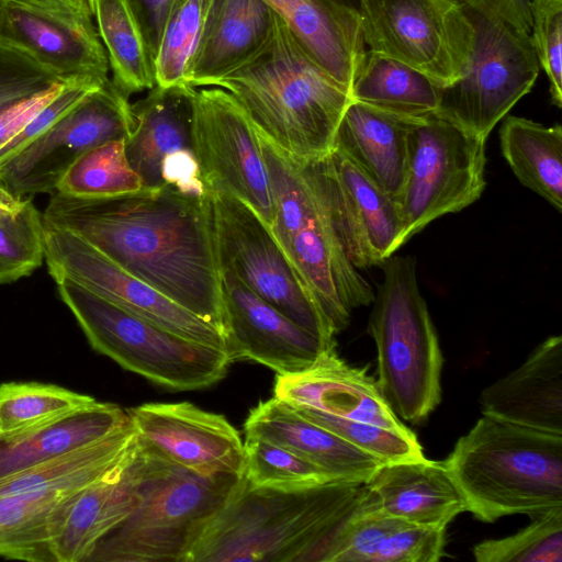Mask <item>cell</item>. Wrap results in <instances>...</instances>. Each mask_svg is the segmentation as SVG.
Instances as JSON below:
<instances>
[{"label": "cell", "mask_w": 562, "mask_h": 562, "mask_svg": "<svg viewBox=\"0 0 562 562\" xmlns=\"http://www.w3.org/2000/svg\"><path fill=\"white\" fill-rule=\"evenodd\" d=\"M50 195L45 225L80 236L226 338L207 193L188 194L164 184L108 198Z\"/></svg>", "instance_id": "1"}, {"label": "cell", "mask_w": 562, "mask_h": 562, "mask_svg": "<svg viewBox=\"0 0 562 562\" xmlns=\"http://www.w3.org/2000/svg\"><path fill=\"white\" fill-rule=\"evenodd\" d=\"M364 482L331 481L281 491L252 487L244 475L186 562H329L347 524L362 510Z\"/></svg>", "instance_id": "2"}, {"label": "cell", "mask_w": 562, "mask_h": 562, "mask_svg": "<svg viewBox=\"0 0 562 562\" xmlns=\"http://www.w3.org/2000/svg\"><path fill=\"white\" fill-rule=\"evenodd\" d=\"M212 87L229 92L256 130L299 162L327 155L350 93L301 48L277 15L268 45Z\"/></svg>", "instance_id": "3"}, {"label": "cell", "mask_w": 562, "mask_h": 562, "mask_svg": "<svg viewBox=\"0 0 562 562\" xmlns=\"http://www.w3.org/2000/svg\"><path fill=\"white\" fill-rule=\"evenodd\" d=\"M443 462L481 521L562 507V434L483 414Z\"/></svg>", "instance_id": "4"}, {"label": "cell", "mask_w": 562, "mask_h": 562, "mask_svg": "<svg viewBox=\"0 0 562 562\" xmlns=\"http://www.w3.org/2000/svg\"><path fill=\"white\" fill-rule=\"evenodd\" d=\"M133 467L137 504L101 539L88 562H186L204 528L243 479L192 472L138 439Z\"/></svg>", "instance_id": "5"}, {"label": "cell", "mask_w": 562, "mask_h": 562, "mask_svg": "<svg viewBox=\"0 0 562 562\" xmlns=\"http://www.w3.org/2000/svg\"><path fill=\"white\" fill-rule=\"evenodd\" d=\"M368 331L376 348L379 390L402 420L420 424L441 401L443 357L417 282L416 260L391 256Z\"/></svg>", "instance_id": "6"}, {"label": "cell", "mask_w": 562, "mask_h": 562, "mask_svg": "<svg viewBox=\"0 0 562 562\" xmlns=\"http://www.w3.org/2000/svg\"><path fill=\"white\" fill-rule=\"evenodd\" d=\"M258 136L274 205L270 228L338 334L374 292L347 257L300 164Z\"/></svg>", "instance_id": "7"}, {"label": "cell", "mask_w": 562, "mask_h": 562, "mask_svg": "<svg viewBox=\"0 0 562 562\" xmlns=\"http://www.w3.org/2000/svg\"><path fill=\"white\" fill-rule=\"evenodd\" d=\"M55 282L90 346L122 368L177 391L209 387L226 375L225 350L143 319L69 279Z\"/></svg>", "instance_id": "8"}, {"label": "cell", "mask_w": 562, "mask_h": 562, "mask_svg": "<svg viewBox=\"0 0 562 562\" xmlns=\"http://www.w3.org/2000/svg\"><path fill=\"white\" fill-rule=\"evenodd\" d=\"M207 194L220 271L233 274L295 324L335 347V329L270 226L241 200Z\"/></svg>", "instance_id": "9"}, {"label": "cell", "mask_w": 562, "mask_h": 562, "mask_svg": "<svg viewBox=\"0 0 562 562\" xmlns=\"http://www.w3.org/2000/svg\"><path fill=\"white\" fill-rule=\"evenodd\" d=\"M486 139L434 114L413 123L396 199L402 246L434 220L474 203L485 189Z\"/></svg>", "instance_id": "10"}, {"label": "cell", "mask_w": 562, "mask_h": 562, "mask_svg": "<svg viewBox=\"0 0 562 562\" xmlns=\"http://www.w3.org/2000/svg\"><path fill=\"white\" fill-rule=\"evenodd\" d=\"M467 10L475 30L470 61L458 80L442 88L436 114L487 139L530 92L540 65L530 35L496 16Z\"/></svg>", "instance_id": "11"}, {"label": "cell", "mask_w": 562, "mask_h": 562, "mask_svg": "<svg viewBox=\"0 0 562 562\" xmlns=\"http://www.w3.org/2000/svg\"><path fill=\"white\" fill-rule=\"evenodd\" d=\"M370 52L404 63L445 88L465 71L474 25L457 0H359Z\"/></svg>", "instance_id": "12"}, {"label": "cell", "mask_w": 562, "mask_h": 562, "mask_svg": "<svg viewBox=\"0 0 562 562\" xmlns=\"http://www.w3.org/2000/svg\"><path fill=\"white\" fill-rule=\"evenodd\" d=\"M191 103V142L205 192L241 200L271 226V187L250 119L220 87L194 88Z\"/></svg>", "instance_id": "13"}, {"label": "cell", "mask_w": 562, "mask_h": 562, "mask_svg": "<svg viewBox=\"0 0 562 562\" xmlns=\"http://www.w3.org/2000/svg\"><path fill=\"white\" fill-rule=\"evenodd\" d=\"M135 128L128 97L108 80L0 164V183L22 196L49 193L72 162L103 143L126 140Z\"/></svg>", "instance_id": "14"}, {"label": "cell", "mask_w": 562, "mask_h": 562, "mask_svg": "<svg viewBox=\"0 0 562 562\" xmlns=\"http://www.w3.org/2000/svg\"><path fill=\"white\" fill-rule=\"evenodd\" d=\"M299 164L355 268L382 265L402 247L396 200L342 153Z\"/></svg>", "instance_id": "15"}, {"label": "cell", "mask_w": 562, "mask_h": 562, "mask_svg": "<svg viewBox=\"0 0 562 562\" xmlns=\"http://www.w3.org/2000/svg\"><path fill=\"white\" fill-rule=\"evenodd\" d=\"M44 260L54 280L69 279L143 319L227 352L226 338L214 326L117 266L80 236L45 225Z\"/></svg>", "instance_id": "16"}, {"label": "cell", "mask_w": 562, "mask_h": 562, "mask_svg": "<svg viewBox=\"0 0 562 562\" xmlns=\"http://www.w3.org/2000/svg\"><path fill=\"white\" fill-rule=\"evenodd\" d=\"M0 44L59 79H110L106 52L92 18L66 2L0 0Z\"/></svg>", "instance_id": "17"}, {"label": "cell", "mask_w": 562, "mask_h": 562, "mask_svg": "<svg viewBox=\"0 0 562 562\" xmlns=\"http://www.w3.org/2000/svg\"><path fill=\"white\" fill-rule=\"evenodd\" d=\"M126 412L138 441L165 459L201 475H244V442L223 415L189 402L146 403Z\"/></svg>", "instance_id": "18"}, {"label": "cell", "mask_w": 562, "mask_h": 562, "mask_svg": "<svg viewBox=\"0 0 562 562\" xmlns=\"http://www.w3.org/2000/svg\"><path fill=\"white\" fill-rule=\"evenodd\" d=\"M232 362L250 360L277 375L302 372L335 349L263 301L233 274L221 272Z\"/></svg>", "instance_id": "19"}, {"label": "cell", "mask_w": 562, "mask_h": 562, "mask_svg": "<svg viewBox=\"0 0 562 562\" xmlns=\"http://www.w3.org/2000/svg\"><path fill=\"white\" fill-rule=\"evenodd\" d=\"M273 396L294 407H307L339 418L392 429L406 428L367 370L349 366L335 349L323 353L302 372L277 375Z\"/></svg>", "instance_id": "20"}, {"label": "cell", "mask_w": 562, "mask_h": 562, "mask_svg": "<svg viewBox=\"0 0 562 562\" xmlns=\"http://www.w3.org/2000/svg\"><path fill=\"white\" fill-rule=\"evenodd\" d=\"M334 81L351 92L367 56L361 18L339 0H265Z\"/></svg>", "instance_id": "21"}, {"label": "cell", "mask_w": 562, "mask_h": 562, "mask_svg": "<svg viewBox=\"0 0 562 562\" xmlns=\"http://www.w3.org/2000/svg\"><path fill=\"white\" fill-rule=\"evenodd\" d=\"M364 484L370 508L414 525L447 529L456 516L468 512L443 461L383 463Z\"/></svg>", "instance_id": "22"}, {"label": "cell", "mask_w": 562, "mask_h": 562, "mask_svg": "<svg viewBox=\"0 0 562 562\" xmlns=\"http://www.w3.org/2000/svg\"><path fill=\"white\" fill-rule=\"evenodd\" d=\"M277 14L265 0H212L191 59L188 85L212 87L268 45Z\"/></svg>", "instance_id": "23"}, {"label": "cell", "mask_w": 562, "mask_h": 562, "mask_svg": "<svg viewBox=\"0 0 562 562\" xmlns=\"http://www.w3.org/2000/svg\"><path fill=\"white\" fill-rule=\"evenodd\" d=\"M480 404L483 414L562 434V337L539 344L521 366L482 391Z\"/></svg>", "instance_id": "24"}, {"label": "cell", "mask_w": 562, "mask_h": 562, "mask_svg": "<svg viewBox=\"0 0 562 562\" xmlns=\"http://www.w3.org/2000/svg\"><path fill=\"white\" fill-rule=\"evenodd\" d=\"M244 430L245 436L267 439L293 451L335 481L366 482L383 464L274 396L250 411Z\"/></svg>", "instance_id": "25"}, {"label": "cell", "mask_w": 562, "mask_h": 562, "mask_svg": "<svg viewBox=\"0 0 562 562\" xmlns=\"http://www.w3.org/2000/svg\"><path fill=\"white\" fill-rule=\"evenodd\" d=\"M134 453L74 497L49 544L53 562L88 561L101 539L133 512L138 501Z\"/></svg>", "instance_id": "26"}, {"label": "cell", "mask_w": 562, "mask_h": 562, "mask_svg": "<svg viewBox=\"0 0 562 562\" xmlns=\"http://www.w3.org/2000/svg\"><path fill=\"white\" fill-rule=\"evenodd\" d=\"M414 122L351 100L337 127L333 148L396 200L406 177L408 137Z\"/></svg>", "instance_id": "27"}, {"label": "cell", "mask_w": 562, "mask_h": 562, "mask_svg": "<svg viewBox=\"0 0 562 562\" xmlns=\"http://www.w3.org/2000/svg\"><path fill=\"white\" fill-rule=\"evenodd\" d=\"M194 87L155 86L132 104L135 128L125 140V155L142 181V188L164 186V159L180 150H193L191 142L192 93Z\"/></svg>", "instance_id": "28"}, {"label": "cell", "mask_w": 562, "mask_h": 562, "mask_svg": "<svg viewBox=\"0 0 562 562\" xmlns=\"http://www.w3.org/2000/svg\"><path fill=\"white\" fill-rule=\"evenodd\" d=\"M130 422L113 403L94 402L20 435L0 439V479L97 442Z\"/></svg>", "instance_id": "29"}, {"label": "cell", "mask_w": 562, "mask_h": 562, "mask_svg": "<svg viewBox=\"0 0 562 562\" xmlns=\"http://www.w3.org/2000/svg\"><path fill=\"white\" fill-rule=\"evenodd\" d=\"M446 530L407 522L366 503L345 527L329 562H437L445 555Z\"/></svg>", "instance_id": "30"}, {"label": "cell", "mask_w": 562, "mask_h": 562, "mask_svg": "<svg viewBox=\"0 0 562 562\" xmlns=\"http://www.w3.org/2000/svg\"><path fill=\"white\" fill-rule=\"evenodd\" d=\"M137 434L130 422L108 437L0 479V497L47 491H79L128 460Z\"/></svg>", "instance_id": "31"}, {"label": "cell", "mask_w": 562, "mask_h": 562, "mask_svg": "<svg viewBox=\"0 0 562 562\" xmlns=\"http://www.w3.org/2000/svg\"><path fill=\"white\" fill-rule=\"evenodd\" d=\"M441 93L442 87L427 75L369 50L350 95L392 115L420 121L438 112Z\"/></svg>", "instance_id": "32"}, {"label": "cell", "mask_w": 562, "mask_h": 562, "mask_svg": "<svg viewBox=\"0 0 562 562\" xmlns=\"http://www.w3.org/2000/svg\"><path fill=\"white\" fill-rule=\"evenodd\" d=\"M502 155L518 181L562 211V127L506 116L499 128Z\"/></svg>", "instance_id": "33"}, {"label": "cell", "mask_w": 562, "mask_h": 562, "mask_svg": "<svg viewBox=\"0 0 562 562\" xmlns=\"http://www.w3.org/2000/svg\"><path fill=\"white\" fill-rule=\"evenodd\" d=\"M79 491H47L0 497V557L53 562L50 541Z\"/></svg>", "instance_id": "34"}, {"label": "cell", "mask_w": 562, "mask_h": 562, "mask_svg": "<svg viewBox=\"0 0 562 562\" xmlns=\"http://www.w3.org/2000/svg\"><path fill=\"white\" fill-rule=\"evenodd\" d=\"M93 18L112 70L127 97L156 86L154 58L127 0H93Z\"/></svg>", "instance_id": "35"}, {"label": "cell", "mask_w": 562, "mask_h": 562, "mask_svg": "<svg viewBox=\"0 0 562 562\" xmlns=\"http://www.w3.org/2000/svg\"><path fill=\"white\" fill-rule=\"evenodd\" d=\"M45 224L32 199L0 183V284L31 276L44 261Z\"/></svg>", "instance_id": "36"}, {"label": "cell", "mask_w": 562, "mask_h": 562, "mask_svg": "<svg viewBox=\"0 0 562 562\" xmlns=\"http://www.w3.org/2000/svg\"><path fill=\"white\" fill-rule=\"evenodd\" d=\"M97 401L90 395L52 383H1L0 439L20 435Z\"/></svg>", "instance_id": "37"}, {"label": "cell", "mask_w": 562, "mask_h": 562, "mask_svg": "<svg viewBox=\"0 0 562 562\" xmlns=\"http://www.w3.org/2000/svg\"><path fill=\"white\" fill-rule=\"evenodd\" d=\"M142 189L130 166L125 140L115 139L80 155L60 179L56 192L81 198H108Z\"/></svg>", "instance_id": "38"}, {"label": "cell", "mask_w": 562, "mask_h": 562, "mask_svg": "<svg viewBox=\"0 0 562 562\" xmlns=\"http://www.w3.org/2000/svg\"><path fill=\"white\" fill-rule=\"evenodd\" d=\"M212 0H176L154 56L156 86L188 85L191 59Z\"/></svg>", "instance_id": "39"}, {"label": "cell", "mask_w": 562, "mask_h": 562, "mask_svg": "<svg viewBox=\"0 0 562 562\" xmlns=\"http://www.w3.org/2000/svg\"><path fill=\"white\" fill-rule=\"evenodd\" d=\"M244 477L252 487L296 491L335 481L326 471L267 439L246 436Z\"/></svg>", "instance_id": "40"}, {"label": "cell", "mask_w": 562, "mask_h": 562, "mask_svg": "<svg viewBox=\"0 0 562 562\" xmlns=\"http://www.w3.org/2000/svg\"><path fill=\"white\" fill-rule=\"evenodd\" d=\"M473 555L479 562H561L562 507L532 516L514 535L477 543Z\"/></svg>", "instance_id": "41"}, {"label": "cell", "mask_w": 562, "mask_h": 562, "mask_svg": "<svg viewBox=\"0 0 562 562\" xmlns=\"http://www.w3.org/2000/svg\"><path fill=\"white\" fill-rule=\"evenodd\" d=\"M294 408L303 417L327 428L383 463L425 458L416 435L407 427L392 429L330 416L307 407Z\"/></svg>", "instance_id": "42"}, {"label": "cell", "mask_w": 562, "mask_h": 562, "mask_svg": "<svg viewBox=\"0 0 562 562\" xmlns=\"http://www.w3.org/2000/svg\"><path fill=\"white\" fill-rule=\"evenodd\" d=\"M531 42L550 83L553 105L562 106V0H531Z\"/></svg>", "instance_id": "43"}, {"label": "cell", "mask_w": 562, "mask_h": 562, "mask_svg": "<svg viewBox=\"0 0 562 562\" xmlns=\"http://www.w3.org/2000/svg\"><path fill=\"white\" fill-rule=\"evenodd\" d=\"M108 80L91 76L74 77L69 79L58 95L45 105L15 136L0 147V164L20 151L31 140L68 113L90 92Z\"/></svg>", "instance_id": "44"}, {"label": "cell", "mask_w": 562, "mask_h": 562, "mask_svg": "<svg viewBox=\"0 0 562 562\" xmlns=\"http://www.w3.org/2000/svg\"><path fill=\"white\" fill-rule=\"evenodd\" d=\"M60 80L65 79L55 77L23 54L0 44V112Z\"/></svg>", "instance_id": "45"}, {"label": "cell", "mask_w": 562, "mask_h": 562, "mask_svg": "<svg viewBox=\"0 0 562 562\" xmlns=\"http://www.w3.org/2000/svg\"><path fill=\"white\" fill-rule=\"evenodd\" d=\"M71 79V78H69ZM69 79L24 98L0 112V147L15 136L45 105L65 88Z\"/></svg>", "instance_id": "46"}, {"label": "cell", "mask_w": 562, "mask_h": 562, "mask_svg": "<svg viewBox=\"0 0 562 562\" xmlns=\"http://www.w3.org/2000/svg\"><path fill=\"white\" fill-rule=\"evenodd\" d=\"M161 177L165 184L195 195L205 194L199 165L193 150H180L167 156L162 162Z\"/></svg>", "instance_id": "47"}, {"label": "cell", "mask_w": 562, "mask_h": 562, "mask_svg": "<svg viewBox=\"0 0 562 562\" xmlns=\"http://www.w3.org/2000/svg\"><path fill=\"white\" fill-rule=\"evenodd\" d=\"M467 9L496 16L530 35L531 0H457Z\"/></svg>", "instance_id": "48"}, {"label": "cell", "mask_w": 562, "mask_h": 562, "mask_svg": "<svg viewBox=\"0 0 562 562\" xmlns=\"http://www.w3.org/2000/svg\"><path fill=\"white\" fill-rule=\"evenodd\" d=\"M176 0H127L136 16L153 58L159 45L167 16Z\"/></svg>", "instance_id": "49"}, {"label": "cell", "mask_w": 562, "mask_h": 562, "mask_svg": "<svg viewBox=\"0 0 562 562\" xmlns=\"http://www.w3.org/2000/svg\"><path fill=\"white\" fill-rule=\"evenodd\" d=\"M77 11L93 18V0H66Z\"/></svg>", "instance_id": "50"}, {"label": "cell", "mask_w": 562, "mask_h": 562, "mask_svg": "<svg viewBox=\"0 0 562 562\" xmlns=\"http://www.w3.org/2000/svg\"><path fill=\"white\" fill-rule=\"evenodd\" d=\"M54 1H59V2H66L68 3L66 0H54ZM69 4V3H68Z\"/></svg>", "instance_id": "51"}]
</instances>
